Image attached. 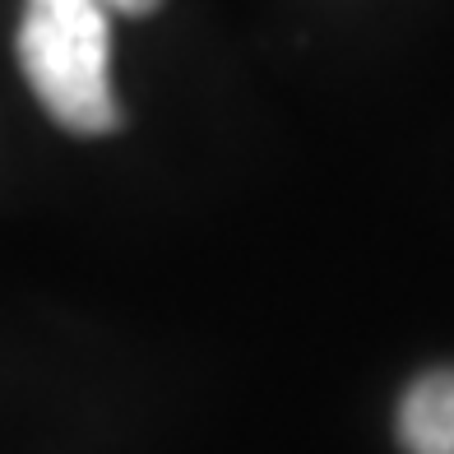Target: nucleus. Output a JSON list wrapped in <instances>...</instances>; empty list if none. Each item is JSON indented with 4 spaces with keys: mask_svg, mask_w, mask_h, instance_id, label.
Masks as SVG:
<instances>
[{
    "mask_svg": "<svg viewBox=\"0 0 454 454\" xmlns=\"http://www.w3.org/2000/svg\"><path fill=\"white\" fill-rule=\"evenodd\" d=\"M19 70L56 126L107 135L121 126L112 93V33L98 0H24Z\"/></svg>",
    "mask_w": 454,
    "mask_h": 454,
    "instance_id": "nucleus-1",
    "label": "nucleus"
},
{
    "mask_svg": "<svg viewBox=\"0 0 454 454\" xmlns=\"http://www.w3.org/2000/svg\"><path fill=\"white\" fill-rule=\"evenodd\" d=\"M395 427L403 454H454V366L427 371L408 385Z\"/></svg>",
    "mask_w": 454,
    "mask_h": 454,
    "instance_id": "nucleus-2",
    "label": "nucleus"
},
{
    "mask_svg": "<svg viewBox=\"0 0 454 454\" xmlns=\"http://www.w3.org/2000/svg\"><path fill=\"white\" fill-rule=\"evenodd\" d=\"M98 5L102 10H107V14H149V10H158L162 5V0H98Z\"/></svg>",
    "mask_w": 454,
    "mask_h": 454,
    "instance_id": "nucleus-3",
    "label": "nucleus"
}]
</instances>
